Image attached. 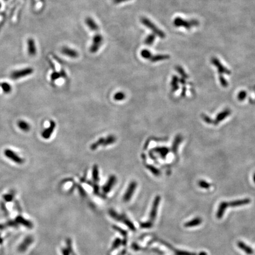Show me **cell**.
Listing matches in <instances>:
<instances>
[{
  "label": "cell",
  "instance_id": "obj_1",
  "mask_svg": "<svg viewBox=\"0 0 255 255\" xmlns=\"http://www.w3.org/2000/svg\"><path fill=\"white\" fill-rule=\"evenodd\" d=\"M141 22L142 23L143 25H144L145 27H148L149 30H151L155 35L158 36L161 39H164L166 35L164 33V31L159 29V28L157 26H156L154 23L152 21H151L148 18L144 17H141Z\"/></svg>",
  "mask_w": 255,
  "mask_h": 255
},
{
  "label": "cell",
  "instance_id": "obj_2",
  "mask_svg": "<svg viewBox=\"0 0 255 255\" xmlns=\"http://www.w3.org/2000/svg\"><path fill=\"white\" fill-rule=\"evenodd\" d=\"M34 70L31 67H26L14 71L11 73L10 77L13 80H18L26 77L33 74Z\"/></svg>",
  "mask_w": 255,
  "mask_h": 255
},
{
  "label": "cell",
  "instance_id": "obj_3",
  "mask_svg": "<svg viewBox=\"0 0 255 255\" xmlns=\"http://www.w3.org/2000/svg\"><path fill=\"white\" fill-rule=\"evenodd\" d=\"M4 154L6 158L17 164H22L24 163V159L12 149L9 148L5 149L4 151Z\"/></svg>",
  "mask_w": 255,
  "mask_h": 255
},
{
  "label": "cell",
  "instance_id": "obj_4",
  "mask_svg": "<svg viewBox=\"0 0 255 255\" xmlns=\"http://www.w3.org/2000/svg\"><path fill=\"white\" fill-rule=\"evenodd\" d=\"M103 42V37L99 34H96L94 36L92 44L90 46V52L92 53H96L100 49V45Z\"/></svg>",
  "mask_w": 255,
  "mask_h": 255
},
{
  "label": "cell",
  "instance_id": "obj_5",
  "mask_svg": "<svg viewBox=\"0 0 255 255\" xmlns=\"http://www.w3.org/2000/svg\"><path fill=\"white\" fill-rule=\"evenodd\" d=\"M56 126V124L55 122L53 121H51L49 122V125L47 127H46L41 132V136L44 140H49L50 138L52 135L53 134L55 128Z\"/></svg>",
  "mask_w": 255,
  "mask_h": 255
},
{
  "label": "cell",
  "instance_id": "obj_6",
  "mask_svg": "<svg viewBox=\"0 0 255 255\" xmlns=\"http://www.w3.org/2000/svg\"><path fill=\"white\" fill-rule=\"evenodd\" d=\"M27 53L30 56H34L37 54V47L36 42L32 38H29L27 40Z\"/></svg>",
  "mask_w": 255,
  "mask_h": 255
},
{
  "label": "cell",
  "instance_id": "obj_7",
  "mask_svg": "<svg viewBox=\"0 0 255 255\" xmlns=\"http://www.w3.org/2000/svg\"><path fill=\"white\" fill-rule=\"evenodd\" d=\"M136 185H137L136 182L135 181H132L130 184L129 186H128V187L127 190L126 191L125 195L123 196L124 201H128L131 199L132 195H133V194L136 189Z\"/></svg>",
  "mask_w": 255,
  "mask_h": 255
},
{
  "label": "cell",
  "instance_id": "obj_8",
  "mask_svg": "<svg viewBox=\"0 0 255 255\" xmlns=\"http://www.w3.org/2000/svg\"><path fill=\"white\" fill-rule=\"evenodd\" d=\"M61 53L64 54V56H68V57L73 58V59H76V58L78 57L79 53L77 51L69 48L68 47H63L61 50Z\"/></svg>",
  "mask_w": 255,
  "mask_h": 255
},
{
  "label": "cell",
  "instance_id": "obj_9",
  "mask_svg": "<svg viewBox=\"0 0 255 255\" xmlns=\"http://www.w3.org/2000/svg\"><path fill=\"white\" fill-rule=\"evenodd\" d=\"M229 206V202L223 201L220 204L216 213V217L218 219H221L223 217L226 209Z\"/></svg>",
  "mask_w": 255,
  "mask_h": 255
},
{
  "label": "cell",
  "instance_id": "obj_10",
  "mask_svg": "<svg viewBox=\"0 0 255 255\" xmlns=\"http://www.w3.org/2000/svg\"><path fill=\"white\" fill-rule=\"evenodd\" d=\"M116 181H117V178H116V177L115 176H111L108 179L105 185L103 186V190L105 193L110 191L114 185V184H115Z\"/></svg>",
  "mask_w": 255,
  "mask_h": 255
},
{
  "label": "cell",
  "instance_id": "obj_11",
  "mask_svg": "<svg viewBox=\"0 0 255 255\" xmlns=\"http://www.w3.org/2000/svg\"><path fill=\"white\" fill-rule=\"evenodd\" d=\"M251 200L249 199H245L243 200H235L233 201H231L229 203V205L233 207H239V206H242V205H247L249 204L250 203Z\"/></svg>",
  "mask_w": 255,
  "mask_h": 255
},
{
  "label": "cell",
  "instance_id": "obj_12",
  "mask_svg": "<svg viewBox=\"0 0 255 255\" xmlns=\"http://www.w3.org/2000/svg\"><path fill=\"white\" fill-rule=\"evenodd\" d=\"M17 126L20 130L25 132H28L31 129V126L29 123L24 120H20L18 121Z\"/></svg>",
  "mask_w": 255,
  "mask_h": 255
},
{
  "label": "cell",
  "instance_id": "obj_13",
  "mask_svg": "<svg viewBox=\"0 0 255 255\" xmlns=\"http://www.w3.org/2000/svg\"><path fill=\"white\" fill-rule=\"evenodd\" d=\"M85 21H86V25L88 26L89 29H90L91 30L94 31H97L99 30L98 26L97 25L96 22L92 18L87 17L86 18Z\"/></svg>",
  "mask_w": 255,
  "mask_h": 255
},
{
  "label": "cell",
  "instance_id": "obj_14",
  "mask_svg": "<svg viewBox=\"0 0 255 255\" xmlns=\"http://www.w3.org/2000/svg\"><path fill=\"white\" fill-rule=\"evenodd\" d=\"M154 152L157 153L161 158L163 159H165L169 153V149L166 147H158L154 149Z\"/></svg>",
  "mask_w": 255,
  "mask_h": 255
},
{
  "label": "cell",
  "instance_id": "obj_15",
  "mask_svg": "<svg viewBox=\"0 0 255 255\" xmlns=\"http://www.w3.org/2000/svg\"><path fill=\"white\" fill-rule=\"evenodd\" d=\"M202 223V219L200 217H196L191 221L188 222L184 224L185 227H193L200 225Z\"/></svg>",
  "mask_w": 255,
  "mask_h": 255
},
{
  "label": "cell",
  "instance_id": "obj_16",
  "mask_svg": "<svg viewBox=\"0 0 255 255\" xmlns=\"http://www.w3.org/2000/svg\"><path fill=\"white\" fill-rule=\"evenodd\" d=\"M238 247L244 251L246 253H247L249 255H252L254 253L253 250L249 246H248L247 245H246L245 243L242 241H239L237 243Z\"/></svg>",
  "mask_w": 255,
  "mask_h": 255
},
{
  "label": "cell",
  "instance_id": "obj_17",
  "mask_svg": "<svg viewBox=\"0 0 255 255\" xmlns=\"http://www.w3.org/2000/svg\"><path fill=\"white\" fill-rule=\"evenodd\" d=\"M168 59H170V56L168 54H157L152 56L151 58L149 60L151 62L155 63V62H158L159 61L167 60Z\"/></svg>",
  "mask_w": 255,
  "mask_h": 255
},
{
  "label": "cell",
  "instance_id": "obj_18",
  "mask_svg": "<svg viewBox=\"0 0 255 255\" xmlns=\"http://www.w3.org/2000/svg\"><path fill=\"white\" fill-rule=\"evenodd\" d=\"M174 25L176 27L182 26L186 28L190 27V24H189L187 21H184L183 20H182V18L179 17H177L176 18L174 19Z\"/></svg>",
  "mask_w": 255,
  "mask_h": 255
},
{
  "label": "cell",
  "instance_id": "obj_19",
  "mask_svg": "<svg viewBox=\"0 0 255 255\" xmlns=\"http://www.w3.org/2000/svg\"><path fill=\"white\" fill-rule=\"evenodd\" d=\"M182 138L180 135H178L176 136V137L174 139V141L172 145V150L174 152V153H176L177 151V149L178 147V145L180 144L181 142L182 141Z\"/></svg>",
  "mask_w": 255,
  "mask_h": 255
},
{
  "label": "cell",
  "instance_id": "obj_20",
  "mask_svg": "<svg viewBox=\"0 0 255 255\" xmlns=\"http://www.w3.org/2000/svg\"><path fill=\"white\" fill-rule=\"evenodd\" d=\"M159 200H160V198L159 197H157V198H155V200L154 202L152 211H151V218L152 219H154L155 217V216L157 214V211L158 209V203L159 202Z\"/></svg>",
  "mask_w": 255,
  "mask_h": 255
},
{
  "label": "cell",
  "instance_id": "obj_21",
  "mask_svg": "<svg viewBox=\"0 0 255 255\" xmlns=\"http://www.w3.org/2000/svg\"><path fill=\"white\" fill-rule=\"evenodd\" d=\"M117 141V138L114 136V135H109L108 136H107V138H105L104 140V142L103 144V146H106L108 145H110L113 144V143H115Z\"/></svg>",
  "mask_w": 255,
  "mask_h": 255
},
{
  "label": "cell",
  "instance_id": "obj_22",
  "mask_svg": "<svg viewBox=\"0 0 255 255\" xmlns=\"http://www.w3.org/2000/svg\"><path fill=\"white\" fill-rule=\"evenodd\" d=\"M230 114V111L229 109H226L223 112H221L220 114L218 115L216 118V122H219L220 121H223L226 117H227Z\"/></svg>",
  "mask_w": 255,
  "mask_h": 255
},
{
  "label": "cell",
  "instance_id": "obj_23",
  "mask_svg": "<svg viewBox=\"0 0 255 255\" xmlns=\"http://www.w3.org/2000/svg\"><path fill=\"white\" fill-rule=\"evenodd\" d=\"M155 40V34H151L148 35L144 40V43L148 45H151Z\"/></svg>",
  "mask_w": 255,
  "mask_h": 255
},
{
  "label": "cell",
  "instance_id": "obj_24",
  "mask_svg": "<svg viewBox=\"0 0 255 255\" xmlns=\"http://www.w3.org/2000/svg\"><path fill=\"white\" fill-rule=\"evenodd\" d=\"M104 140L105 138H99L98 140H97L95 142H94V144H92L90 146V149L92 150H95L96 149L98 148H99L100 146L103 145V142H104Z\"/></svg>",
  "mask_w": 255,
  "mask_h": 255
},
{
  "label": "cell",
  "instance_id": "obj_25",
  "mask_svg": "<svg viewBox=\"0 0 255 255\" xmlns=\"http://www.w3.org/2000/svg\"><path fill=\"white\" fill-rule=\"evenodd\" d=\"M92 177L95 181H98L99 180V170L97 165H95L93 168L92 171Z\"/></svg>",
  "mask_w": 255,
  "mask_h": 255
},
{
  "label": "cell",
  "instance_id": "obj_26",
  "mask_svg": "<svg viewBox=\"0 0 255 255\" xmlns=\"http://www.w3.org/2000/svg\"><path fill=\"white\" fill-rule=\"evenodd\" d=\"M126 98V95L125 94L122 92H119L116 93L115 94L113 98L115 100L117 101H121L125 99V98Z\"/></svg>",
  "mask_w": 255,
  "mask_h": 255
},
{
  "label": "cell",
  "instance_id": "obj_27",
  "mask_svg": "<svg viewBox=\"0 0 255 255\" xmlns=\"http://www.w3.org/2000/svg\"><path fill=\"white\" fill-rule=\"evenodd\" d=\"M141 56L145 59H150L152 57V54L151 52L147 49H144L141 52Z\"/></svg>",
  "mask_w": 255,
  "mask_h": 255
},
{
  "label": "cell",
  "instance_id": "obj_28",
  "mask_svg": "<svg viewBox=\"0 0 255 255\" xmlns=\"http://www.w3.org/2000/svg\"><path fill=\"white\" fill-rule=\"evenodd\" d=\"M146 167L153 174L154 176H159L160 173H161L160 171L158 169H157L156 167H155L151 165H148L146 166Z\"/></svg>",
  "mask_w": 255,
  "mask_h": 255
},
{
  "label": "cell",
  "instance_id": "obj_29",
  "mask_svg": "<svg viewBox=\"0 0 255 255\" xmlns=\"http://www.w3.org/2000/svg\"><path fill=\"white\" fill-rule=\"evenodd\" d=\"M178 77L176 76H174L172 77V82H171V86H172L173 91H176L178 89Z\"/></svg>",
  "mask_w": 255,
  "mask_h": 255
},
{
  "label": "cell",
  "instance_id": "obj_30",
  "mask_svg": "<svg viewBox=\"0 0 255 255\" xmlns=\"http://www.w3.org/2000/svg\"><path fill=\"white\" fill-rule=\"evenodd\" d=\"M199 185L201 188L205 189H208L211 187V184L210 183H208L207 181H204V180L200 181L199 182Z\"/></svg>",
  "mask_w": 255,
  "mask_h": 255
},
{
  "label": "cell",
  "instance_id": "obj_31",
  "mask_svg": "<svg viewBox=\"0 0 255 255\" xmlns=\"http://www.w3.org/2000/svg\"><path fill=\"white\" fill-rule=\"evenodd\" d=\"M1 87L5 93H9L11 90V87L10 86V85L7 83H4L1 84Z\"/></svg>",
  "mask_w": 255,
  "mask_h": 255
},
{
  "label": "cell",
  "instance_id": "obj_32",
  "mask_svg": "<svg viewBox=\"0 0 255 255\" xmlns=\"http://www.w3.org/2000/svg\"><path fill=\"white\" fill-rule=\"evenodd\" d=\"M246 97V92L245 91L240 92L238 95V99L239 100H243Z\"/></svg>",
  "mask_w": 255,
  "mask_h": 255
},
{
  "label": "cell",
  "instance_id": "obj_33",
  "mask_svg": "<svg viewBox=\"0 0 255 255\" xmlns=\"http://www.w3.org/2000/svg\"><path fill=\"white\" fill-rule=\"evenodd\" d=\"M176 68H177V70L178 72L179 73H180L182 76H184V77H187V75L185 74V73L184 72V71H183L182 68L181 67H179V66H178V67H177Z\"/></svg>",
  "mask_w": 255,
  "mask_h": 255
},
{
  "label": "cell",
  "instance_id": "obj_34",
  "mask_svg": "<svg viewBox=\"0 0 255 255\" xmlns=\"http://www.w3.org/2000/svg\"><path fill=\"white\" fill-rule=\"evenodd\" d=\"M178 255H196L195 253L188 252H182V251H178L177 252Z\"/></svg>",
  "mask_w": 255,
  "mask_h": 255
},
{
  "label": "cell",
  "instance_id": "obj_35",
  "mask_svg": "<svg viewBox=\"0 0 255 255\" xmlns=\"http://www.w3.org/2000/svg\"><path fill=\"white\" fill-rule=\"evenodd\" d=\"M203 119H204L206 122H208V123H211L210 122H212V121L210 119V118H209V117H208L207 116H206V115H203Z\"/></svg>",
  "mask_w": 255,
  "mask_h": 255
},
{
  "label": "cell",
  "instance_id": "obj_36",
  "mask_svg": "<svg viewBox=\"0 0 255 255\" xmlns=\"http://www.w3.org/2000/svg\"><path fill=\"white\" fill-rule=\"evenodd\" d=\"M128 1H130V0H113V3L115 4H119L121 3H124Z\"/></svg>",
  "mask_w": 255,
  "mask_h": 255
},
{
  "label": "cell",
  "instance_id": "obj_37",
  "mask_svg": "<svg viewBox=\"0 0 255 255\" xmlns=\"http://www.w3.org/2000/svg\"><path fill=\"white\" fill-rule=\"evenodd\" d=\"M199 255H207V254L205 252H201V253H200Z\"/></svg>",
  "mask_w": 255,
  "mask_h": 255
},
{
  "label": "cell",
  "instance_id": "obj_38",
  "mask_svg": "<svg viewBox=\"0 0 255 255\" xmlns=\"http://www.w3.org/2000/svg\"><path fill=\"white\" fill-rule=\"evenodd\" d=\"M253 181H254V182L255 183V174H254L253 175Z\"/></svg>",
  "mask_w": 255,
  "mask_h": 255
},
{
  "label": "cell",
  "instance_id": "obj_39",
  "mask_svg": "<svg viewBox=\"0 0 255 255\" xmlns=\"http://www.w3.org/2000/svg\"><path fill=\"white\" fill-rule=\"evenodd\" d=\"M1 8V3H0V8Z\"/></svg>",
  "mask_w": 255,
  "mask_h": 255
},
{
  "label": "cell",
  "instance_id": "obj_40",
  "mask_svg": "<svg viewBox=\"0 0 255 255\" xmlns=\"http://www.w3.org/2000/svg\"><path fill=\"white\" fill-rule=\"evenodd\" d=\"M4 1H7L8 0H4Z\"/></svg>",
  "mask_w": 255,
  "mask_h": 255
}]
</instances>
